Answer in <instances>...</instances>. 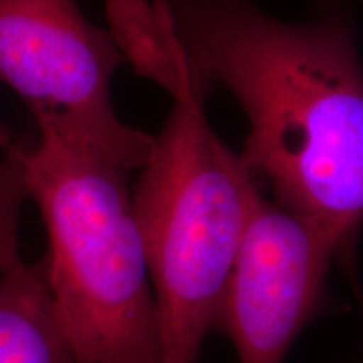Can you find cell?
<instances>
[{"instance_id": "cell-1", "label": "cell", "mask_w": 363, "mask_h": 363, "mask_svg": "<svg viewBox=\"0 0 363 363\" xmlns=\"http://www.w3.org/2000/svg\"><path fill=\"white\" fill-rule=\"evenodd\" d=\"M163 4L197 89H225L246 113L251 175L350 256L363 225V67L348 13L288 22L252 0Z\"/></svg>"}, {"instance_id": "cell-2", "label": "cell", "mask_w": 363, "mask_h": 363, "mask_svg": "<svg viewBox=\"0 0 363 363\" xmlns=\"http://www.w3.org/2000/svg\"><path fill=\"white\" fill-rule=\"evenodd\" d=\"M19 143L48 233L45 281L76 363H162L160 318L130 172L48 123Z\"/></svg>"}, {"instance_id": "cell-3", "label": "cell", "mask_w": 363, "mask_h": 363, "mask_svg": "<svg viewBox=\"0 0 363 363\" xmlns=\"http://www.w3.org/2000/svg\"><path fill=\"white\" fill-rule=\"evenodd\" d=\"M165 91L174 106L131 199L160 318L162 363H197L262 194L212 130L187 67Z\"/></svg>"}, {"instance_id": "cell-4", "label": "cell", "mask_w": 363, "mask_h": 363, "mask_svg": "<svg viewBox=\"0 0 363 363\" xmlns=\"http://www.w3.org/2000/svg\"><path fill=\"white\" fill-rule=\"evenodd\" d=\"M126 57L78 0H0V83L48 123L128 172L142 169L153 135L116 115L111 81Z\"/></svg>"}, {"instance_id": "cell-5", "label": "cell", "mask_w": 363, "mask_h": 363, "mask_svg": "<svg viewBox=\"0 0 363 363\" xmlns=\"http://www.w3.org/2000/svg\"><path fill=\"white\" fill-rule=\"evenodd\" d=\"M337 240L320 222L264 195L249 222L227 286L219 323L239 363H283L289 347L325 305Z\"/></svg>"}, {"instance_id": "cell-6", "label": "cell", "mask_w": 363, "mask_h": 363, "mask_svg": "<svg viewBox=\"0 0 363 363\" xmlns=\"http://www.w3.org/2000/svg\"><path fill=\"white\" fill-rule=\"evenodd\" d=\"M0 363H76L43 259L0 274Z\"/></svg>"}, {"instance_id": "cell-7", "label": "cell", "mask_w": 363, "mask_h": 363, "mask_svg": "<svg viewBox=\"0 0 363 363\" xmlns=\"http://www.w3.org/2000/svg\"><path fill=\"white\" fill-rule=\"evenodd\" d=\"M27 197L29 192L19 143H12L0 158V274L17 269L26 262L21 256L19 220Z\"/></svg>"}, {"instance_id": "cell-8", "label": "cell", "mask_w": 363, "mask_h": 363, "mask_svg": "<svg viewBox=\"0 0 363 363\" xmlns=\"http://www.w3.org/2000/svg\"><path fill=\"white\" fill-rule=\"evenodd\" d=\"M12 143H16L12 130L0 121V150H7Z\"/></svg>"}, {"instance_id": "cell-9", "label": "cell", "mask_w": 363, "mask_h": 363, "mask_svg": "<svg viewBox=\"0 0 363 363\" xmlns=\"http://www.w3.org/2000/svg\"><path fill=\"white\" fill-rule=\"evenodd\" d=\"M320 2H323V4H330V2H333V0H320Z\"/></svg>"}]
</instances>
